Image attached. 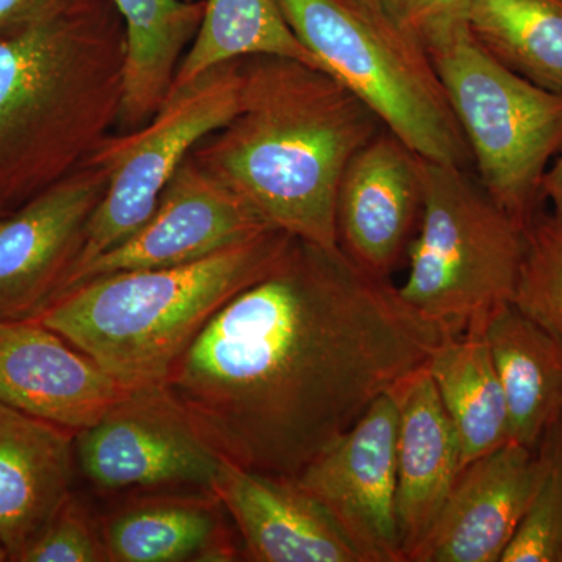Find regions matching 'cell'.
Wrapping results in <instances>:
<instances>
[{"label":"cell","mask_w":562,"mask_h":562,"mask_svg":"<svg viewBox=\"0 0 562 562\" xmlns=\"http://www.w3.org/2000/svg\"><path fill=\"white\" fill-rule=\"evenodd\" d=\"M441 338L391 280L294 238L211 317L165 387L225 461L297 476Z\"/></svg>","instance_id":"obj_1"},{"label":"cell","mask_w":562,"mask_h":562,"mask_svg":"<svg viewBox=\"0 0 562 562\" xmlns=\"http://www.w3.org/2000/svg\"><path fill=\"white\" fill-rule=\"evenodd\" d=\"M243 66V109L202 151L266 224L339 249L335 206L350 158L382 131L368 105L324 70L279 57Z\"/></svg>","instance_id":"obj_2"},{"label":"cell","mask_w":562,"mask_h":562,"mask_svg":"<svg viewBox=\"0 0 562 562\" xmlns=\"http://www.w3.org/2000/svg\"><path fill=\"white\" fill-rule=\"evenodd\" d=\"M294 236L269 231L202 260L94 277L36 319L128 387L165 384L222 306L272 271Z\"/></svg>","instance_id":"obj_3"},{"label":"cell","mask_w":562,"mask_h":562,"mask_svg":"<svg viewBox=\"0 0 562 562\" xmlns=\"http://www.w3.org/2000/svg\"><path fill=\"white\" fill-rule=\"evenodd\" d=\"M325 74L425 160L469 169L472 154L430 52L376 0H277Z\"/></svg>","instance_id":"obj_4"},{"label":"cell","mask_w":562,"mask_h":562,"mask_svg":"<svg viewBox=\"0 0 562 562\" xmlns=\"http://www.w3.org/2000/svg\"><path fill=\"white\" fill-rule=\"evenodd\" d=\"M424 206L398 295L442 335L486 330L513 305L525 227L469 169L422 158Z\"/></svg>","instance_id":"obj_5"},{"label":"cell","mask_w":562,"mask_h":562,"mask_svg":"<svg viewBox=\"0 0 562 562\" xmlns=\"http://www.w3.org/2000/svg\"><path fill=\"white\" fill-rule=\"evenodd\" d=\"M430 55L480 183L527 228L543 210V176L562 151V92L505 68L469 31Z\"/></svg>","instance_id":"obj_6"},{"label":"cell","mask_w":562,"mask_h":562,"mask_svg":"<svg viewBox=\"0 0 562 562\" xmlns=\"http://www.w3.org/2000/svg\"><path fill=\"white\" fill-rule=\"evenodd\" d=\"M243 101V68L225 63L169 92L146 128L114 140L98 155L106 188L85 227L79 255L65 283L146 224L192 147L232 122Z\"/></svg>","instance_id":"obj_7"},{"label":"cell","mask_w":562,"mask_h":562,"mask_svg":"<svg viewBox=\"0 0 562 562\" xmlns=\"http://www.w3.org/2000/svg\"><path fill=\"white\" fill-rule=\"evenodd\" d=\"M113 0L0 32V206L83 85L87 50L120 31Z\"/></svg>","instance_id":"obj_8"},{"label":"cell","mask_w":562,"mask_h":562,"mask_svg":"<svg viewBox=\"0 0 562 562\" xmlns=\"http://www.w3.org/2000/svg\"><path fill=\"white\" fill-rule=\"evenodd\" d=\"M80 472L99 491H211L224 458L165 384L132 387L91 427L76 432Z\"/></svg>","instance_id":"obj_9"},{"label":"cell","mask_w":562,"mask_h":562,"mask_svg":"<svg viewBox=\"0 0 562 562\" xmlns=\"http://www.w3.org/2000/svg\"><path fill=\"white\" fill-rule=\"evenodd\" d=\"M397 430V401L391 390L295 476L362 562H403L395 513Z\"/></svg>","instance_id":"obj_10"},{"label":"cell","mask_w":562,"mask_h":562,"mask_svg":"<svg viewBox=\"0 0 562 562\" xmlns=\"http://www.w3.org/2000/svg\"><path fill=\"white\" fill-rule=\"evenodd\" d=\"M269 228L271 225L209 169L183 162L146 224L120 246L74 272L60 294L106 273L202 260Z\"/></svg>","instance_id":"obj_11"},{"label":"cell","mask_w":562,"mask_h":562,"mask_svg":"<svg viewBox=\"0 0 562 562\" xmlns=\"http://www.w3.org/2000/svg\"><path fill=\"white\" fill-rule=\"evenodd\" d=\"M422 157L382 128L344 169L336 194L339 250L355 266L391 280L419 227Z\"/></svg>","instance_id":"obj_12"},{"label":"cell","mask_w":562,"mask_h":562,"mask_svg":"<svg viewBox=\"0 0 562 562\" xmlns=\"http://www.w3.org/2000/svg\"><path fill=\"white\" fill-rule=\"evenodd\" d=\"M105 188L101 169L55 184L0 217V319H36L57 297Z\"/></svg>","instance_id":"obj_13"},{"label":"cell","mask_w":562,"mask_h":562,"mask_svg":"<svg viewBox=\"0 0 562 562\" xmlns=\"http://www.w3.org/2000/svg\"><path fill=\"white\" fill-rule=\"evenodd\" d=\"M543 471L539 447L514 442L465 465L409 562H501Z\"/></svg>","instance_id":"obj_14"},{"label":"cell","mask_w":562,"mask_h":562,"mask_svg":"<svg viewBox=\"0 0 562 562\" xmlns=\"http://www.w3.org/2000/svg\"><path fill=\"white\" fill-rule=\"evenodd\" d=\"M131 390L40 319H0V402L79 432Z\"/></svg>","instance_id":"obj_15"},{"label":"cell","mask_w":562,"mask_h":562,"mask_svg":"<svg viewBox=\"0 0 562 562\" xmlns=\"http://www.w3.org/2000/svg\"><path fill=\"white\" fill-rule=\"evenodd\" d=\"M216 494L255 562H362L349 539L295 476L271 475L224 461Z\"/></svg>","instance_id":"obj_16"},{"label":"cell","mask_w":562,"mask_h":562,"mask_svg":"<svg viewBox=\"0 0 562 562\" xmlns=\"http://www.w3.org/2000/svg\"><path fill=\"white\" fill-rule=\"evenodd\" d=\"M392 392L398 409L395 513L402 561L409 562L460 476L461 449L427 364Z\"/></svg>","instance_id":"obj_17"},{"label":"cell","mask_w":562,"mask_h":562,"mask_svg":"<svg viewBox=\"0 0 562 562\" xmlns=\"http://www.w3.org/2000/svg\"><path fill=\"white\" fill-rule=\"evenodd\" d=\"M76 432L0 402V543L10 561L74 494Z\"/></svg>","instance_id":"obj_18"},{"label":"cell","mask_w":562,"mask_h":562,"mask_svg":"<svg viewBox=\"0 0 562 562\" xmlns=\"http://www.w3.org/2000/svg\"><path fill=\"white\" fill-rule=\"evenodd\" d=\"M216 494L139 491L101 520L109 562H228L244 554Z\"/></svg>","instance_id":"obj_19"},{"label":"cell","mask_w":562,"mask_h":562,"mask_svg":"<svg viewBox=\"0 0 562 562\" xmlns=\"http://www.w3.org/2000/svg\"><path fill=\"white\" fill-rule=\"evenodd\" d=\"M508 409L509 442L538 449L562 417V346L514 305L484 330Z\"/></svg>","instance_id":"obj_20"},{"label":"cell","mask_w":562,"mask_h":562,"mask_svg":"<svg viewBox=\"0 0 562 562\" xmlns=\"http://www.w3.org/2000/svg\"><path fill=\"white\" fill-rule=\"evenodd\" d=\"M427 369L457 431L462 469L509 442L505 395L483 331L442 335Z\"/></svg>","instance_id":"obj_21"},{"label":"cell","mask_w":562,"mask_h":562,"mask_svg":"<svg viewBox=\"0 0 562 562\" xmlns=\"http://www.w3.org/2000/svg\"><path fill=\"white\" fill-rule=\"evenodd\" d=\"M124 20L125 54L121 106L139 124L157 113L171 91L173 66L201 27L205 2L195 0H113Z\"/></svg>","instance_id":"obj_22"},{"label":"cell","mask_w":562,"mask_h":562,"mask_svg":"<svg viewBox=\"0 0 562 562\" xmlns=\"http://www.w3.org/2000/svg\"><path fill=\"white\" fill-rule=\"evenodd\" d=\"M241 57L286 58L322 70L277 0H205L201 27L169 92Z\"/></svg>","instance_id":"obj_23"},{"label":"cell","mask_w":562,"mask_h":562,"mask_svg":"<svg viewBox=\"0 0 562 562\" xmlns=\"http://www.w3.org/2000/svg\"><path fill=\"white\" fill-rule=\"evenodd\" d=\"M468 31L505 68L562 92V0H468Z\"/></svg>","instance_id":"obj_24"},{"label":"cell","mask_w":562,"mask_h":562,"mask_svg":"<svg viewBox=\"0 0 562 562\" xmlns=\"http://www.w3.org/2000/svg\"><path fill=\"white\" fill-rule=\"evenodd\" d=\"M513 305L562 346V217L541 210L525 228Z\"/></svg>","instance_id":"obj_25"},{"label":"cell","mask_w":562,"mask_h":562,"mask_svg":"<svg viewBox=\"0 0 562 562\" xmlns=\"http://www.w3.org/2000/svg\"><path fill=\"white\" fill-rule=\"evenodd\" d=\"M546 471L501 562H562V417L539 446Z\"/></svg>","instance_id":"obj_26"},{"label":"cell","mask_w":562,"mask_h":562,"mask_svg":"<svg viewBox=\"0 0 562 562\" xmlns=\"http://www.w3.org/2000/svg\"><path fill=\"white\" fill-rule=\"evenodd\" d=\"M21 562H109L101 520L70 495Z\"/></svg>","instance_id":"obj_27"},{"label":"cell","mask_w":562,"mask_h":562,"mask_svg":"<svg viewBox=\"0 0 562 562\" xmlns=\"http://www.w3.org/2000/svg\"><path fill=\"white\" fill-rule=\"evenodd\" d=\"M428 52L468 32V0H376Z\"/></svg>","instance_id":"obj_28"},{"label":"cell","mask_w":562,"mask_h":562,"mask_svg":"<svg viewBox=\"0 0 562 562\" xmlns=\"http://www.w3.org/2000/svg\"><path fill=\"white\" fill-rule=\"evenodd\" d=\"M91 2L94 0H0V32Z\"/></svg>","instance_id":"obj_29"},{"label":"cell","mask_w":562,"mask_h":562,"mask_svg":"<svg viewBox=\"0 0 562 562\" xmlns=\"http://www.w3.org/2000/svg\"><path fill=\"white\" fill-rule=\"evenodd\" d=\"M542 194L546 202H552L553 213L562 217V151L543 176Z\"/></svg>","instance_id":"obj_30"},{"label":"cell","mask_w":562,"mask_h":562,"mask_svg":"<svg viewBox=\"0 0 562 562\" xmlns=\"http://www.w3.org/2000/svg\"><path fill=\"white\" fill-rule=\"evenodd\" d=\"M10 561L9 553L3 549L2 543H0V562Z\"/></svg>","instance_id":"obj_31"}]
</instances>
